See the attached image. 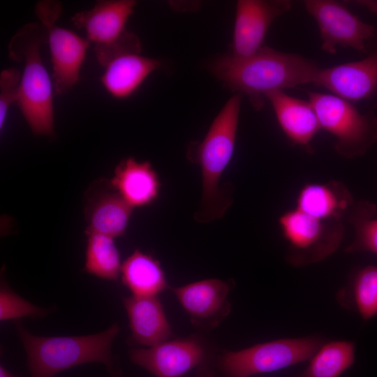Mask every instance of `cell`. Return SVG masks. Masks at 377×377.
I'll return each instance as SVG.
<instances>
[{"mask_svg":"<svg viewBox=\"0 0 377 377\" xmlns=\"http://www.w3.org/2000/svg\"><path fill=\"white\" fill-rule=\"evenodd\" d=\"M376 213L374 204L366 200L355 202L346 219L353 226L355 237L345 252H368L377 255Z\"/></svg>","mask_w":377,"mask_h":377,"instance_id":"cell-25","label":"cell"},{"mask_svg":"<svg viewBox=\"0 0 377 377\" xmlns=\"http://www.w3.org/2000/svg\"><path fill=\"white\" fill-rule=\"evenodd\" d=\"M161 66L160 61L140 54L127 52L113 59L104 68L101 81L114 98L131 96L144 80Z\"/></svg>","mask_w":377,"mask_h":377,"instance_id":"cell-19","label":"cell"},{"mask_svg":"<svg viewBox=\"0 0 377 377\" xmlns=\"http://www.w3.org/2000/svg\"><path fill=\"white\" fill-rule=\"evenodd\" d=\"M27 355L31 377H54L60 372L87 363H101L114 371L112 345L120 331L117 323L100 333L71 337H38L15 322Z\"/></svg>","mask_w":377,"mask_h":377,"instance_id":"cell-3","label":"cell"},{"mask_svg":"<svg viewBox=\"0 0 377 377\" xmlns=\"http://www.w3.org/2000/svg\"><path fill=\"white\" fill-rule=\"evenodd\" d=\"M112 374V377H120V374L119 372H117V371H113V373Z\"/></svg>","mask_w":377,"mask_h":377,"instance_id":"cell-29","label":"cell"},{"mask_svg":"<svg viewBox=\"0 0 377 377\" xmlns=\"http://www.w3.org/2000/svg\"><path fill=\"white\" fill-rule=\"evenodd\" d=\"M320 70L311 59L269 47L246 58L228 55L212 65L214 75L232 91L246 96L256 110L263 108L269 92L315 84Z\"/></svg>","mask_w":377,"mask_h":377,"instance_id":"cell-1","label":"cell"},{"mask_svg":"<svg viewBox=\"0 0 377 377\" xmlns=\"http://www.w3.org/2000/svg\"><path fill=\"white\" fill-rule=\"evenodd\" d=\"M323 343L318 336L276 339L226 352L220 365L230 377H249L309 361Z\"/></svg>","mask_w":377,"mask_h":377,"instance_id":"cell-8","label":"cell"},{"mask_svg":"<svg viewBox=\"0 0 377 377\" xmlns=\"http://www.w3.org/2000/svg\"><path fill=\"white\" fill-rule=\"evenodd\" d=\"M123 303L134 342L151 347L170 337L171 327L158 296L131 295Z\"/></svg>","mask_w":377,"mask_h":377,"instance_id":"cell-17","label":"cell"},{"mask_svg":"<svg viewBox=\"0 0 377 377\" xmlns=\"http://www.w3.org/2000/svg\"><path fill=\"white\" fill-rule=\"evenodd\" d=\"M194 323L216 326L229 313V286L218 279H207L171 288Z\"/></svg>","mask_w":377,"mask_h":377,"instance_id":"cell-14","label":"cell"},{"mask_svg":"<svg viewBox=\"0 0 377 377\" xmlns=\"http://www.w3.org/2000/svg\"><path fill=\"white\" fill-rule=\"evenodd\" d=\"M87 235L84 270L103 279L117 280L122 264L114 238L96 232Z\"/></svg>","mask_w":377,"mask_h":377,"instance_id":"cell-24","label":"cell"},{"mask_svg":"<svg viewBox=\"0 0 377 377\" xmlns=\"http://www.w3.org/2000/svg\"><path fill=\"white\" fill-rule=\"evenodd\" d=\"M22 73L15 68L0 74V128L2 129L9 108L19 99Z\"/></svg>","mask_w":377,"mask_h":377,"instance_id":"cell-27","label":"cell"},{"mask_svg":"<svg viewBox=\"0 0 377 377\" xmlns=\"http://www.w3.org/2000/svg\"><path fill=\"white\" fill-rule=\"evenodd\" d=\"M243 95L235 94L212 121L206 135L188 150V158L198 163L202 175V197L195 220L206 223L221 218L232 201L219 186L233 156Z\"/></svg>","mask_w":377,"mask_h":377,"instance_id":"cell-2","label":"cell"},{"mask_svg":"<svg viewBox=\"0 0 377 377\" xmlns=\"http://www.w3.org/2000/svg\"><path fill=\"white\" fill-rule=\"evenodd\" d=\"M306 10L317 22L322 49L337 52V47L366 52L365 42L374 36V27L362 21L343 4L330 0L306 1Z\"/></svg>","mask_w":377,"mask_h":377,"instance_id":"cell-10","label":"cell"},{"mask_svg":"<svg viewBox=\"0 0 377 377\" xmlns=\"http://www.w3.org/2000/svg\"><path fill=\"white\" fill-rule=\"evenodd\" d=\"M337 298L345 307L357 312L364 320L377 315V265L360 269Z\"/></svg>","mask_w":377,"mask_h":377,"instance_id":"cell-23","label":"cell"},{"mask_svg":"<svg viewBox=\"0 0 377 377\" xmlns=\"http://www.w3.org/2000/svg\"><path fill=\"white\" fill-rule=\"evenodd\" d=\"M61 2L38 1L35 13L47 31L53 69V87L57 95L67 93L80 80V71L90 45L87 38L57 24L62 13Z\"/></svg>","mask_w":377,"mask_h":377,"instance_id":"cell-9","label":"cell"},{"mask_svg":"<svg viewBox=\"0 0 377 377\" xmlns=\"http://www.w3.org/2000/svg\"><path fill=\"white\" fill-rule=\"evenodd\" d=\"M49 309L36 306L15 293L4 281L0 287V320H17L24 317L42 318Z\"/></svg>","mask_w":377,"mask_h":377,"instance_id":"cell-26","label":"cell"},{"mask_svg":"<svg viewBox=\"0 0 377 377\" xmlns=\"http://www.w3.org/2000/svg\"><path fill=\"white\" fill-rule=\"evenodd\" d=\"M355 361V345L346 340L323 343L308 366L292 377H340Z\"/></svg>","mask_w":377,"mask_h":377,"instance_id":"cell-22","label":"cell"},{"mask_svg":"<svg viewBox=\"0 0 377 377\" xmlns=\"http://www.w3.org/2000/svg\"><path fill=\"white\" fill-rule=\"evenodd\" d=\"M276 119L288 139L294 145L309 147L321 129L318 117L309 101L286 94L283 90L268 93Z\"/></svg>","mask_w":377,"mask_h":377,"instance_id":"cell-16","label":"cell"},{"mask_svg":"<svg viewBox=\"0 0 377 377\" xmlns=\"http://www.w3.org/2000/svg\"><path fill=\"white\" fill-rule=\"evenodd\" d=\"M278 221L288 245L286 260L296 267L327 258L339 249L344 237L342 221L320 220L295 207L282 214Z\"/></svg>","mask_w":377,"mask_h":377,"instance_id":"cell-7","label":"cell"},{"mask_svg":"<svg viewBox=\"0 0 377 377\" xmlns=\"http://www.w3.org/2000/svg\"><path fill=\"white\" fill-rule=\"evenodd\" d=\"M321 129L333 135L334 149L346 158L365 154L377 141V119L362 114L350 101L334 94L308 91Z\"/></svg>","mask_w":377,"mask_h":377,"instance_id":"cell-6","label":"cell"},{"mask_svg":"<svg viewBox=\"0 0 377 377\" xmlns=\"http://www.w3.org/2000/svg\"><path fill=\"white\" fill-rule=\"evenodd\" d=\"M206 350L193 337L165 341L147 348L129 351L131 361L156 377H181L205 360Z\"/></svg>","mask_w":377,"mask_h":377,"instance_id":"cell-11","label":"cell"},{"mask_svg":"<svg viewBox=\"0 0 377 377\" xmlns=\"http://www.w3.org/2000/svg\"><path fill=\"white\" fill-rule=\"evenodd\" d=\"M45 43V27L40 22H30L14 34L8 50L9 58L24 66L17 106L34 134L52 136V84L40 53L41 45Z\"/></svg>","mask_w":377,"mask_h":377,"instance_id":"cell-4","label":"cell"},{"mask_svg":"<svg viewBox=\"0 0 377 377\" xmlns=\"http://www.w3.org/2000/svg\"><path fill=\"white\" fill-rule=\"evenodd\" d=\"M121 281L134 296H157L169 288L160 263L135 249L122 263Z\"/></svg>","mask_w":377,"mask_h":377,"instance_id":"cell-21","label":"cell"},{"mask_svg":"<svg viewBox=\"0 0 377 377\" xmlns=\"http://www.w3.org/2000/svg\"><path fill=\"white\" fill-rule=\"evenodd\" d=\"M133 209L117 192L100 194L87 207L89 226L86 233L96 232L113 238L123 236Z\"/></svg>","mask_w":377,"mask_h":377,"instance_id":"cell-20","label":"cell"},{"mask_svg":"<svg viewBox=\"0 0 377 377\" xmlns=\"http://www.w3.org/2000/svg\"><path fill=\"white\" fill-rule=\"evenodd\" d=\"M110 184L133 208L151 204L161 188L158 176L151 163L138 161L131 156L117 165Z\"/></svg>","mask_w":377,"mask_h":377,"instance_id":"cell-18","label":"cell"},{"mask_svg":"<svg viewBox=\"0 0 377 377\" xmlns=\"http://www.w3.org/2000/svg\"><path fill=\"white\" fill-rule=\"evenodd\" d=\"M290 8L289 1H238L230 56L242 59L257 52L271 24Z\"/></svg>","mask_w":377,"mask_h":377,"instance_id":"cell-12","label":"cell"},{"mask_svg":"<svg viewBox=\"0 0 377 377\" xmlns=\"http://www.w3.org/2000/svg\"><path fill=\"white\" fill-rule=\"evenodd\" d=\"M0 377H16V376L15 375H13V374H11L3 366L1 365V367H0Z\"/></svg>","mask_w":377,"mask_h":377,"instance_id":"cell-28","label":"cell"},{"mask_svg":"<svg viewBox=\"0 0 377 377\" xmlns=\"http://www.w3.org/2000/svg\"><path fill=\"white\" fill-rule=\"evenodd\" d=\"M136 1L133 0L98 1L94 6L77 13L71 22L87 34L94 43L98 63L103 67L115 57L127 52H141L140 41L126 29Z\"/></svg>","mask_w":377,"mask_h":377,"instance_id":"cell-5","label":"cell"},{"mask_svg":"<svg viewBox=\"0 0 377 377\" xmlns=\"http://www.w3.org/2000/svg\"><path fill=\"white\" fill-rule=\"evenodd\" d=\"M355 204L346 185L332 180L304 185L297 195L295 208L320 220L343 222Z\"/></svg>","mask_w":377,"mask_h":377,"instance_id":"cell-15","label":"cell"},{"mask_svg":"<svg viewBox=\"0 0 377 377\" xmlns=\"http://www.w3.org/2000/svg\"><path fill=\"white\" fill-rule=\"evenodd\" d=\"M315 84L350 102L369 98L377 90V51L360 61L320 68Z\"/></svg>","mask_w":377,"mask_h":377,"instance_id":"cell-13","label":"cell"}]
</instances>
